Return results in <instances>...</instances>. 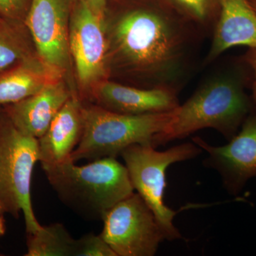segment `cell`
I'll return each mask as SVG.
<instances>
[{
  "mask_svg": "<svg viewBox=\"0 0 256 256\" xmlns=\"http://www.w3.org/2000/svg\"><path fill=\"white\" fill-rule=\"evenodd\" d=\"M168 2L134 6L106 21L110 72L143 77L150 88L176 90L188 64L193 25Z\"/></svg>",
  "mask_w": 256,
  "mask_h": 256,
  "instance_id": "cell-1",
  "label": "cell"
},
{
  "mask_svg": "<svg viewBox=\"0 0 256 256\" xmlns=\"http://www.w3.org/2000/svg\"><path fill=\"white\" fill-rule=\"evenodd\" d=\"M246 77L238 70L206 82L175 109L164 130L154 137L152 146L183 139L204 128H213L232 139L255 108L245 92Z\"/></svg>",
  "mask_w": 256,
  "mask_h": 256,
  "instance_id": "cell-2",
  "label": "cell"
},
{
  "mask_svg": "<svg viewBox=\"0 0 256 256\" xmlns=\"http://www.w3.org/2000/svg\"><path fill=\"white\" fill-rule=\"evenodd\" d=\"M43 170L60 201L86 220H102L108 210L134 190L127 168L116 158L82 166L69 161Z\"/></svg>",
  "mask_w": 256,
  "mask_h": 256,
  "instance_id": "cell-3",
  "label": "cell"
},
{
  "mask_svg": "<svg viewBox=\"0 0 256 256\" xmlns=\"http://www.w3.org/2000/svg\"><path fill=\"white\" fill-rule=\"evenodd\" d=\"M174 111L126 114L98 105H84V132L72 160L76 162L82 160L116 158L133 144L152 146L154 137L166 128Z\"/></svg>",
  "mask_w": 256,
  "mask_h": 256,
  "instance_id": "cell-4",
  "label": "cell"
},
{
  "mask_svg": "<svg viewBox=\"0 0 256 256\" xmlns=\"http://www.w3.org/2000/svg\"><path fill=\"white\" fill-rule=\"evenodd\" d=\"M40 162L38 139L15 127L6 114L0 116V204L6 213L22 214L28 234L42 227L31 198L34 168Z\"/></svg>",
  "mask_w": 256,
  "mask_h": 256,
  "instance_id": "cell-5",
  "label": "cell"
},
{
  "mask_svg": "<svg viewBox=\"0 0 256 256\" xmlns=\"http://www.w3.org/2000/svg\"><path fill=\"white\" fill-rule=\"evenodd\" d=\"M202 150L194 143H184L163 152L136 144L120 154L134 190L152 210L166 240L182 238L173 223L176 212L165 204L166 170L174 163L196 158Z\"/></svg>",
  "mask_w": 256,
  "mask_h": 256,
  "instance_id": "cell-6",
  "label": "cell"
},
{
  "mask_svg": "<svg viewBox=\"0 0 256 256\" xmlns=\"http://www.w3.org/2000/svg\"><path fill=\"white\" fill-rule=\"evenodd\" d=\"M69 50L82 98H90L110 74L106 18L96 15L77 0L69 28Z\"/></svg>",
  "mask_w": 256,
  "mask_h": 256,
  "instance_id": "cell-7",
  "label": "cell"
},
{
  "mask_svg": "<svg viewBox=\"0 0 256 256\" xmlns=\"http://www.w3.org/2000/svg\"><path fill=\"white\" fill-rule=\"evenodd\" d=\"M100 236L117 256H152L164 234L156 216L138 193L114 205L102 218Z\"/></svg>",
  "mask_w": 256,
  "mask_h": 256,
  "instance_id": "cell-8",
  "label": "cell"
},
{
  "mask_svg": "<svg viewBox=\"0 0 256 256\" xmlns=\"http://www.w3.org/2000/svg\"><path fill=\"white\" fill-rule=\"evenodd\" d=\"M77 0H31L24 24L35 52L47 65L67 75L70 18Z\"/></svg>",
  "mask_w": 256,
  "mask_h": 256,
  "instance_id": "cell-9",
  "label": "cell"
},
{
  "mask_svg": "<svg viewBox=\"0 0 256 256\" xmlns=\"http://www.w3.org/2000/svg\"><path fill=\"white\" fill-rule=\"evenodd\" d=\"M192 141L208 153L204 164L216 170L224 188L229 194L237 195L250 178H256V108L248 116L228 144L213 146L200 137Z\"/></svg>",
  "mask_w": 256,
  "mask_h": 256,
  "instance_id": "cell-10",
  "label": "cell"
},
{
  "mask_svg": "<svg viewBox=\"0 0 256 256\" xmlns=\"http://www.w3.org/2000/svg\"><path fill=\"white\" fill-rule=\"evenodd\" d=\"M178 92L168 88H144L107 80L96 88L90 98L98 106L121 114H160L175 110L180 106Z\"/></svg>",
  "mask_w": 256,
  "mask_h": 256,
  "instance_id": "cell-11",
  "label": "cell"
},
{
  "mask_svg": "<svg viewBox=\"0 0 256 256\" xmlns=\"http://www.w3.org/2000/svg\"><path fill=\"white\" fill-rule=\"evenodd\" d=\"M82 107V98L74 92L44 134L38 138L42 169L72 161V154L80 143L84 132Z\"/></svg>",
  "mask_w": 256,
  "mask_h": 256,
  "instance_id": "cell-12",
  "label": "cell"
},
{
  "mask_svg": "<svg viewBox=\"0 0 256 256\" xmlns=\"http://www.w3.org/2000/svg\"><path fill=\"white\" fill-rule=\"evenodd\" d=\"M73 92L62 78L34 95L6 105L4 114L18 130L38 139Z\"/></svg>",
  "mask_w": 256,
  "mask_h": 256,
  "instance_id": "cell-13",
  "label": "cell"
},
{
  "mask_svg": "<svg viewBox=\"0 0 256 256\" xmlns=\"http://www.w3.org/2000/svg\"><path fill=\"white\" fill-rule=\"evenodd\" d=\"M238 46L256 48V12L248 0H220V14L207 62Z\"/></svg>",
  "mask_w": 256,
  "mask_h": 256,
  "instance_id": "cell-14",
  "label": "cell"
},
{
  "mask_svg": "<svg viewBox=\"0 0 256 256\" xmlns=\"http://www.w3.org/2000/svg\"><path fill=\"white\" fill-rule=\"evenodd\" d=\"M65 74L31 56L0 73V105H10L40 92Z\"/></svg>",
  "mask_w": 256,
  "mask_h": 256,
  "instance_id": "cell-15",
  "label": "cell"
},
{
  "mask_svg": "<svg viewBox=\"0 0 256 256\" xmlns=\"http://www.w3.org/2000/svg\"><path fill=\"white\" fill-rule=\"evenodd\" d=\"M76 239L72 236L62 224L42 226L28 234V252L25 256H74Z\"/></svg>",
  "mask_w": 256,
  "mask_h": 256,
  "instance_id": "cell-16",
  "label": "cell"
},
{
  "mask_svg": "<svg viewBox=\"0 0 256 256\" xmlns=\"http://www.w3.org/2000/svg\"><path fill=\"white\" fill-rule=\"evenodd\" d=\"M30 38L24 24L0 16V73L36 54Z\"/></svg>",
  "mask_w": 256,
  "mask_h": 256,
  "instance_id": "cell-17",
  "label": "cell"
},
{
  "mask_svg": "<svg viewBox=\"0 0 256 256\" xmlns=\"http://www.w3.org/2000/svg\"><path fill=\"white\" fill-rule=\"evenodd\" d=\"M180 14L194 24L207 26L220 14V0H168Z\"/></svg>",
  "mask_w": 256,
  "mask_h": 256,
  "instance_id": "cell-18",
  "label": "cell"
},
{
  "mask_svg": "<svg viewBox=\"0 0 256 256\" xmlns=\"http://www.w3.org/2000/svg\"><path fill=\"white\" fill-rule=\"evenodd\" d=\"M74 256H117L100 235L90 233L76 240Z\"/></svg>",
  "mask_w": 256,
  "mask_h": 256,
  "instance_id": "cell-19",
  "label": "cell"
},
{
  "mask_svg": "<svg viewBox=\"0 0 256 256\" xmlns=\"http://www.w3.org/2000/svg\"><path fill=\"white\" fill-rule=\"evenodd\" d=\"M31 0H0V16L14 22L24 24Z\"/></svg>",
  "mask_w": 256,
  "mask_h": 256,
  "instance_id": "cell-20",
  "label": "cell"
},
{
  "mask_svg": "<svg viewBox=\"0 0 256 256\" xmlns=\"http://www.w3.org/2000/svg\"><path fill=\"white\" fill-rule=\"evenodd\" d=\"M242 60L248 66L252 73V100L256 108V48H249L242 56Z\"/></svg>",
  "mask_w": 256,
  "mask_h": 256,
  "instance_id": "cell-21",
  "label": "cell"
},
{
  "mask_svg": "<svg viewBox=\"0 0 256 256\" xmlns=\"http://www.w3.org/2000/svg\"><path fill=\"white\" fill-rule=\"evenodd\" d=\"M92 12L96 15L106 18L108 0H84Z\"/></svg>",
  "mask_w": 256,
  "mask_h": 256,
  "instance_id": "cell-22",
  "label": "cell"
},
{
  "mask_svg": "<svg viewBox=\"0 0 256 256\" xmlns=\"http://www.w3.org/2000/svg\"><path fill=\"white\" fill-rule=\"evenodd\" d=\"M3 212H0V236L4 235L6 232V225H5V220L3 216Z\"/></svg>",
  "mask_w": 256,
  "mask_h": 256,
  "instance_id": "cell-23",
  "label": "cell"
},
{
  "mask_svg": "<svg viewBox=\"0 0 256 256\" xmlns=\"http://www.w3.org/2000/svg\"><path fill=\"white\" fill-rule=\"evenodd\" d=\"M248 1L249 4H250V6L254 8V10L256 12V0H248Z\"/></svg>",
  "mask_w": 256,
  "mask_h": 256,
  "instance_id": "cell-24",
  "label": "cell"
},
{
  "mask_svg": "<svg viewBox=\"0 0 256 256\" xmlns=\"http://www.w3.org/2000/svg\"><path fill=\"white\" fill-rule=\"evenodd\" d=\"M0 212H3V213H4V210H3L2 206L1 204H0Z\"/></svg>",
  "mask_w": 256,
  "mask_h": 256,
  "instance_id": "cell-25",
  "label": "cell"
},
{
  "mask_svg": "<svg viewBox=\"0 0 256 256\" xmlns=\"http://www.w3.org/2000/svg\"><path fill=\"white\" fill-rule=\"evenodd\" d=\"M1 18H2V16H1Z\"/></svg>",
  "mask_w": 256,
  "mask_h": 256,
  "instance_id": "cell-26",
  "label": "cell"
}]
</instances>
